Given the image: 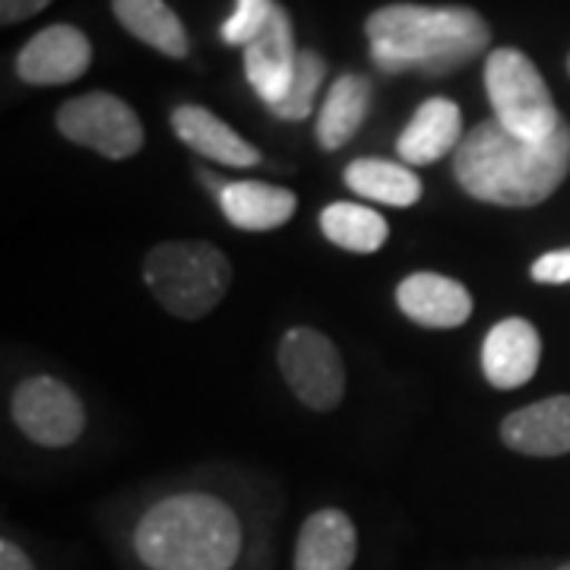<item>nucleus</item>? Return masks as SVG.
<instances>
[{
    "label": "nucleus",
    "mask_w": 570,
    "mask_h": 570,
    "mask_svg": "<svg viewBox=\"0 0 570 570\" xmlns=\"http://www.w3.org/2000/svg\"><path fill=\"white\" fill-rule=\"evenodd\" d=\"M570 171V124L546 140H523L504 124L482 121L453 153V175L469 197L494 206H539Z\"/></svg>",
    "instance_id": "1"
},
{
    "label": "nucleus",
    "mask_w": 570,
    "mask_h": 570,
    "mask_svg": "<svg viewBox=\"0 0 570 570\" xmlns=\"http://www.w3.org/2000/svg\"><path fill=\"white\" fill-rule=\"evenodd\" d=\"M371 55L384 73L419 70L444 77L475 61L489 48V22L469 7L390 3L365 22Z\"/></svg>",
    "instance_id": "2"
},
{
    "label": "nucleus",
    "mask_w": 570,
    "mask_h": 570,
    "mask_svg": "<svg viewBox=\"0 0 570 570\" xmlns=\"http://www.w3.org/2000/svg\"><path fill=\"white\" fill-rule=\"evenodd\" d=\"M134 549L149 570H228L242 554V523L213 494H175L146 510Z\"/></svg>",
    "instance_id": "3"
},
{
    "label": "nucleus",
    "mask_w": 570,
    "mask_h": 570,
    "mask_svg": "<svg viewBox=\"0 0 570 570\" xmlns=\"http://www.w3.org/2000/svg\"><path fill=\"white\" fill-rule=\"evenodd\" d=\"M142 279L168 314L200 321L225 298L232 264L219 247L206 242H165L149 250Z\"/></svg>",
    "instance_id": "4"
},
{
    "label": "nucleus",
    "mask_w": 570,
    "mask_h": 570,
    "mask_svg": "<svg viewBox=\"0 0 570 570\" xmlns=\"http://www.w3.org/2000/svg\"><path fill=\"white\" fill-rule=\"evenodd\" d=\"M485 89L494 108V121L504 124L510 134L523 140H546L564 121L542 73L517 48L491 51L485 61Z\"/></svg>",
    "instance_id": "5"
},
{
    "label": "nucleus",
    "mask_w": 570,
    "mask_h": 570,
    "mask_svg": "<svg viewBox=\"0 0 570 570\" xmlns=\"http://www.w3.org/2000/svg\"><path fill=\"white\" fill-rule=\"evenodd\" d=\"M279 367L288 390L314 412H330L346 396V367L340 348L311 326H295L285 333Z\"/></svg>",
    "instance_id": "6"
},
{
    "label": "nucleus",
    "mask_w": 570,
    "mask_h": 570,
    "mask_svg": "<svg viewBox=\"0 0 570 570\" xmlns=\"http://www.w3.org/2000/svg\"><path fill=\"white\" fill-rule=\"evenodd\" d=\"M58 130L105 159H130L146 140L137 111L111 92H89L63 102L58 108Z\"/></svg>",
    "instance_id": "7"
},
{
    "label": "nucleus",
    "mask_w": 570,
    "mask_h": 570,
    "mask_svg": "<svg viewBox=\"0 0 570 570\" xmlns=\"http://www.w3.org/2000/svg\"><path fill=\"white\" fill-rule=\"evenodd\" d=\"M13 422L41 448H70L86 428L80 396L55 377H29L13 393Z\"/></svg>",
    "instance_id": "8"
},
{
    "label": "nucleus",
    "mask_w": 570,
    "mask_h": 570,
    "mask_svg": "<svg viewBox=\"0 0 570 570\" xmlns=\"http://www.w3.org/2000/svg\"><path fill=\"white\" fill-rule=\"evenodd\" d=\"M92 63V45L77 26H48L26 41L17 58V73L29 86H63L80 80Z\"/></svg>",
    "instance_id": "9"
},
{
    "label": "nucleus",
    "mask_w": 570,
    "mask_h": 570,
    "mask_svg": "<svg viewBox=\"0 0 570 570\" xmlns=\"http://www.w3.org/2000/svg\"><path fill=\"white\" fill-rule=\"evenodd\" d=\"M298 55L302 51H295L292 20L283 7H276L264 32L245 48L247 80L266 108L283 102V96L292 86V77H295V67H298Z\"/></svg>",
    "instance_id": "10"
},
{
    "label": "nucleus",
    "mask_w": 570,
    "mask_h": 570,
    "mask_svg": "<svg viewBox=\"0 0 570 570\" xmlns=\"http://www.w3.org/2000/svg\"><path fill=\"white\" fill-rule=\"evenodd\" d=\"M542 358V340L535 326L523 317H508L494 324L482 346V371L491 387L517 390L530 384L532 374L539 371Z\"/></svg>",
    "instance_id": "11"
},
{
    "label": "nucleus",
    "mask_w": 570,
    "mask_h": 570,
    "mask_svg": "<svg viewBox=\"0 0 570 570\" xmlns=\"http://www.w3.org/2000/svg\"><path fill=\"white\" fill-rule=\"evenodd\" d=\"M396 305L428 330H453L469 321L472 295L466 285L441 273H412L396 288Z\"/></svg>",
    "instance_id": "12"
},
{
    "label": "nucleus",
    "mask_w": 570,
    "mask_h": 570,
    "mask_svg": "<svg viewBox=\"0 0 570 570\" xmlns=\"http://www.w3.org/2000/svg\"><path fill=\"white\" fill-rule=\"evenodd\" d=\"M501 441L527 456L570 453V396H549L510 412L501 422Z\"/></svg>",
    "instance_id": "13"
},
{
    "label": "nucleus",
    "mask_w": 570,
    "mask_h": 570,
    "mask_svg": "<svg viewBox=\"0 0 570 570\" xmlns=\"http://www.w3.org/2000/svg\"><path fill=\"white\" fill-rule=\"evenodd\" d=\"M463 142V115L450 99H428L419 105L406 130L400 134L396 153L406 165H431Z\"/></svg>",
    "instance_id": "14"
},
{
    "label": "nucleus",
    "mask_w": 570,
    "mask_h": 570,
    "mask_svg": "<svg viewBox=\"0 0 570 570\" xmlns=\"http://www.w3.org/2000/svg\"><path fill=\"white\" fill-rule=\"evenodd\" d=\"M171 127L175 134L187 142L190 149H197L200 156L213 163L232 165V168H254L261 165V149L235 134L225 121H219L213 111H206L200 105H181L171 111Z\"/></svg>",
    "instance_id": "15"
},
{
    "label": "nucleus",
    "mask_w": 570,
    "mask_h": 570,
    "mask_svg": "<svg viewBox=\"0 0 570 570\" xmlns=\"http://www.w3.org/2000/svg\"><path fill=\"white\" fill-rule=\"evenodd\" d=\"M358 551L355 527L343 510L326 508L311 513L298 535L295 570H348Z\"/></svg>",
    "instance_id": "16"
},
{
    "label": "nucleus",
    "mask_w": 570,
    "mask_h": 570,
    "mask_svg": "<svg viewBox=\"0 0 570 570\" xmlns=\"http://www.w3.org/2000/svg\"><path fill=\"white\" fill-rule=\"evenodd\" d=\"M219 206L225 219L242 232H273L295 216L298 197L276 184L228 181L219 194Z\"/></svg>",
    "instance_id": "17"
},
{
    "label": "nucleus",
    "mask_w": 570,
    "mask_h": 570,
    "mask_svg": "<svg viewBox=\"0 0 570 570\" xmlns=\"http://www.w3.org/2000/svg\"><path fill=\"white\" fill-rule=\"evenodd\" d=\"M371 108V82L358 73H343L340 80L330 86L326 102L317 115V142L324 149H343L358 127L367 118Z\"/></svg>",
    "instance_id": "18"
},
{
    "label": "nucleus",
    "mask_w": 570,
    "mask_h": 570,
    "mask_svg": "<svg viewBox=\"0 0 570 570\" xmlns=\"http://www.w3.org/2000/svg\"><path fill=\"white\" fill-rule=\"evenodd\" d=\"M121 26L165 58H187L190 41L178 13L165 0H111Z\"/></svg>",
    "instance_id": "19"
},
{
    "label": "nucleus",
    "mask_w": 570,
    "mask_h": 570,
    "mask_svg": "<svg viewBox=\"0 0 570 570\" xmlns=\"http://www.w3.org/2000/svg\"><path fill=\"white\" fill-rule=\"evenodd\" d=\"M346 184L365 200L387 206H406L422 200V181L419 175L400 163L387 159H355L346 168Z\"/></svg>",
    "instance_id": "20"
},
{
    "label": "nucleus",
    "mask_w": 570,
    "mask_h": 570,
    "mask_svg": "<svg viewBox=\"0 0 570 570\" xmlns=\"http://www.w3.org/2000/svg\"><path fill=\"white\" fill-rule=\"evenodd\" d=\"M321 232L343 250L352 254H374L387 245V219L362 204H330L321 213Z\"/></svg>",
    "instance_id": "21"
},
{
    "label": "nucleus",
    "mask_w": 570,
    "mask_h": 570,
    "mask_svg": "<svg viewBox=\"0 0 570 570\" xmlns=\"http://www.w3.org/2000/svg\"><path fill=\"white\" fill-rule=\"evenodd\" d=\"M326 77V63L317 51H302L298 55V67H295V77H292V86L283 96V102L273 105L269 111L283 121H302L311 115L314 108V99H317V89Z\"/></svg>",
    "instance_id": "22"
},
{
    "label": "nucleus",
    "mask_w": 570,
    "mask_h": 570,
    "mask_svg": "<svg viewBox=\"0 0 570 570\" xmlns=\"http://www.w3.org/2000/svg\"><path fill=\"white\" fill-rule=\"evenodd\" d=\"M276 0H238L235 13L225 20L223 41L225 45H242L247 48L266 29V22L276 13Z\"/></svg>",
    "instance_id": "23"
},
{
    "label": "nucleus",
    "mask_w": 570,
    "mask_h": 570,
    "mask_svg": "<svg viewBox=\"0 0 570 570\" xmlns=\"http://www.w3.org/2000/svg\"><path fill=\"white\" fill-rule=\"evenodd\" d=\"M530 276L542 285H564L570 283V247L564 250H549L532 264Z\"/></svg>",
    "instance_id": "24"
},
{
    "label": "nucleus",
    "mask_w": 570,
    "mask_h": 570,
    "mask_svg": "<svg viewBox=\"0 0 570 570\" xmlns=\"http://www.w3.org/2000/svg\"><path fill=\"white\" fill-rule=\"evenodd\" d=\"M51 0H0V22L3 26H13V22L29 20L41 13Z\"/></svg>",
    "instance_id": "25"
},
{
    "label": "nucleus",
    "mask_w": 570,
    "mask_h": 570,
    "mask_svg": "<svg viewBox=\"0 0 570 570\" xmlns=\"http://www.w3.org/2000/svg\"><path fill=\"white\" fill-rule=\"evenodd\" d=\"M0 570H36L32 561L26 558V551L20 546H13L10 539L0 542Z\"/></svg>",
    "instance_id": "26"
},
{
    "label": "nucleus",
    "mask_w": 570,
    "mask_h": 570,
    "mask_svg": "<svg viewBox=\"0 0 570 570\" xmlns=\"http://www.w3.org/2000/svg\"><path fill=\"white\" fill-rule=\"evenodd\" d=\"M561 570H570V564H564V568H561Z\"/></svg>",
    "instance_id": "27"
},
{
    "label": "nucleus",
    "mask_w": 570,
    "mask_h": 570,
    "mask_svg": "<svg viewBox=\"0 0 570 570\" xmlns=\"http://www.w3.org/2000/svg\"><path fill=\"white\" fill-rule=\"evenodd\" d=\"M568 70H570V58H568Z\"/></svg>",
    "instance_id": "28"
}]
</instances>
